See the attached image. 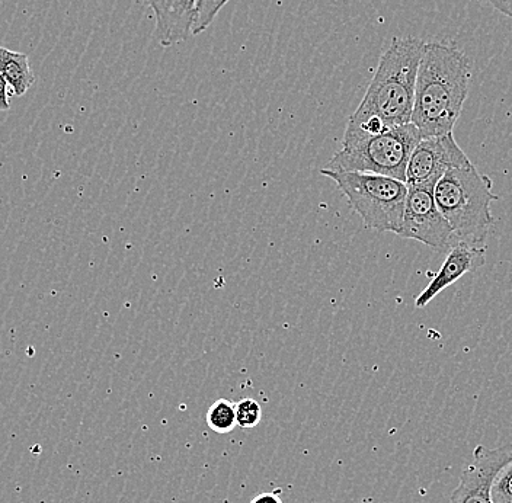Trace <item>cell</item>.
I'll list each match as a JSON object with an SVG mask.
<instances>
[{"label": "cell", "mask_w": 512, "mask_h": 503, "mask_svg": "<svg viewBox=\"0 0 512 503\" xmlns=\"http://www.w3.org/2000/svg\"><path fill=\"white\" fill-rule=\"evenodd\" d=\"M489 2H491L496 11L508 16V18H512V0H489Z\"/></svg>", "instance_id": "17"}, {"label": "cell", "mask_w": 512, "mask_h": 503, "mask_svg": "<svg viewBox=\"0 0 512 503\" xmlns=\"http://www.w3.org/2000/svg\"><path fill=\"white\" fill-rule=\"evenodd\" d=\"M444 251L454 245V233L435 203L434 187H408L399 235Z\"/></svg>", "instance_id": "6"}, {"label": "cell", "mask_w": 512, "mask_h": 503, "mask_svg": "<svg viewBox=\"0 0 512 503\" xmlns=\"http://www.w3.org/2000/svg\"><path fill=\"white\" fill-rule=\"evenodd\" d=\"M494 503H512V460L499 472L492 488Z\"/></svg>", "instance_id": "15"}, {"label": "cell", "mask_w": 512, "mask_h": 503, "mask_svg": "<svg viewBox=\"0 0 512 503\" xmlns=\"http://www.w3.org/2000/svg\"><path fill=\"white\" fill-rule=\"evenodd\" d=\"M347 197L367 229L399 235L405 214L408 185L390 176L363 172L320 171Z\"/></svg>", "instance_id": "5"}, {"label": "cell", "mask_w": 512, "mask_h": 503, "mask_svg": "<svg viewBox=\"0 0 512 503\" xmlns=\"http://www.w3.org/2000/svg\"><path fill=\"white\" fill-rule=\"evenodd\" d=\"M483 264H485V248L467 245V243H456L451 246L440 271L434 274L431 283L416 297V309L427 306L441 291L446 290L451 284L457 283L469 272L476 271Z\"/></svg>", "instance_id": "10"}, {"label": "cell", "mask_w": 512, "mask_h": 503, "mask_svg": "<svg viewBox=\"0 0 512 503\" xmlns=\"http://www.w3.org/2000/svg\"><path fill=\"white\" fill-rule=\"evenodd\" d=\"M0 73L8 82L12 95L18 98L27 94L35 82L28 54L18 53L6 47H0Z\"/></svg>", "instance_id": "11"}, {"label": "cell", "mask_w": 512, "mask_h": 503, "mask_svg": "<svg viewBox=\"0 0 512 503\" xmlns=\"http://www.w3.org/2000/svg\"><path fill=\"white\" fill-rule=\"evenodd\" d=\"M156 21V38L162 47L184 43L194 35L197 0H144Z\"/></svg>", "instance_id": "9"}, {"label": "cell", "mask_w": 512, "mask_h": 503, "mask_svg": "<svg viewBox=\"0 0 512 503\" xmlns=\"http://www.w3.org/2000/svg\"><path fill=\"white\" fill-rule=\"evenodd\" d=\"M425 41L393 38L351 121L377 120L387 128L412 123L416 78Z\"/></svg>", "instance_id": "2"}, {"label": "cell", "mask_w": 512, "mask_h": 503, "mask_svg": "<svg viewBox=\"0 0 512 503\" xmlns=\"http://www.w3.org/2000/svg\"><path fill=\"white\" fill-rule=\"evenodd\" d=\"M229 2L230 0H197V22H195L194 35L206 31Z\"/></svg>", "instance_id": "14"}, {"label": "cell", "mask_w": 512, "mask_h": 503, "mask_svg": "<svg viewBox=\"0 0 512 503\" xmlns=\"http://www.w3.org/2000/svg\"><path fill=\"white\" fill-rule=\"evenodd\" d=\"M422 136L414 124L390 127L379 134H366L347 128L342 147L329 160L326 169L390 176L406 182V168Z\"/></svg>", "instance_id": "4"}, {"label": "cell", "mask_w": 512, "mask_h": 503, "mask_svg": "<svg viewBox=\"0 0 512 503\" xmlns=\"http://www.w3.org/2000/svg\"><path fill=\"white\" fill-rule=\"evenodd\" d=\"M512 460V444L489 448L479 445L472 463L463 469L459 485L451 493V503H494L492 488L499 472Z\"/></svg>", "instance_id": "8"}, {"label": "cell", "mask_w": 512, "mask_h": 503, "mask_svg": "<svg viewBox=\"0 0 512 503\" xmlns=\"http://www.w3.org/2000/svg\"><path fill=\"white\" fill-rule=\"evenodd\" d=\"M472 63L459 48L425 43L416 78L412 124L422 139L453 133L469 95Z\"/></svg>", "instance_id": "1"}, {"label": "cell", "mask_w": 512, "mask_h": 503, "mask_svg": "<svg viewBox=\"0 0 512 503\" xmlns=\"http://www.w3.org/2000/svg\"><path fill=\"white\" fill-rule=\"evenodd\" d=\"M236 422L243 429H252L261 424L262 408L252 397H245L235 403Z\"/></svg>", "instance_id": "13"}, {"label": "cell", "mask_w": 512, "mask_h": 503, "mask_svg": "<svg viewBox=\"0 0 512 503\" xmlns=\"http://www.w3.org/2000/svg\"><path fill=\"white\" fill-rule=\"evenodd\" d=\"M435 203L454 233V245L479 246L494 224L492 203L498 197L492 192V181L473 163L450 169L435 184Z\"/></svg>", "instance_id": "3"}, {"label": "cell", "mask_w": 512, "mask_h": 503, "mask_svg": "<svg viewBox=\"0 0 512 503\" xmlns=\"http://www.w3.org/2000/svg\"><path fill=\"white\" fill-rule=\"evenodd\" d=\"M11 95V88H9L8 82L0 73V111H8L11 108V102H9V96Z\"/></svg>", "instance_id": "16"}, {"label": "cell", "mask_w": 512, "mask_h": 503, "mask_svg": "<svg viewBox=\"0 0 512 503\" xmlns=\"http://www.w3.org/2000/svg\"><path fill=\"white\" fill-rule=\"evenodd\" d=\"M470 159L453 133L422 139L416 144L406 168L408 187H435L447 171L469 165Z\"/></svg>", "instance_id": "7"}, {"label": "cell", "mask_w": 512, "mask_h": 503, "mask_svg": "<svg viewBox=\"0 0 512 503\" xmlns=\"http://www.w3.org/2000/svg\"><path fill=\"white\" fill-rule=\"evenodd\" d=\"M208 428L217 434H229L238 426L235 403L219 399L210 406L206 415Z\"/></svg>", "instance_id": "12"}, {"label": "cell", "mask_w": 512, "mask_h": 503, "mask_svg": "<svg viewBox=\"0 0 512 503\" xmlns=\"http://www.w3.org/2000/svg\"><path fill=\"white\" fill-rule=\"evenodd\" d=\"M251 503H283V501H281V498L277 493L265 492L256 495L255 498L252 499Z\"/></svg>", "instance_id": "18"}]
</instances>
